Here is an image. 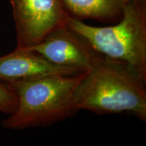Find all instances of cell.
I'll return each mask as SVG.
<instances>
[{
    "instance_id": "1",
    "label": "cell",
    "mask_w": 146,
    "mask_h": 146,
    "mask_svg": "<svg viewBox=\"0 0 146 146\" xmlns=\"http://www.w3.org/2000/svg\"><path fill=\"white\" fill-rule=\"evenodd\" d=\"M146 80L129 64L100 55L76 87L78 110L96 114L129 113L146 122Z\"/></svg>"
},
{
    "instance_id": "3",
    "label": "cell",
    "mask_w": 146,
    "mask_h": 146,
    "mask_svg": "<svg viewBox=\"0 0 146 146\" xmlns=\"http://www.w3.org/2000/svg\"><path fill=\"white\" fill-rule=\"evenodd\" d=\"M66 26L98 54L129 64L146 80V0H130L111 26H91L72 17Z\"/></svg>"
},
{
    "instance_id": "4",
    "label": "cell",
    "mask_w": 146,
    "mask_h": 146,
    "mask_svg": "<svg viewBox=\"0 0 146 146\" xmlns=\"http://www.w3.org/2000/svg\"><path fill=\"white\" fill-rule=\"evenodd\" d=\"M15 24L16 49H29L49 33L66 26L70 16L60 0H10Z\"/></svg>"
},
{
    "instance_id": "6",
    "label": "cell",
    "mask_w": 146,
    "mask_h": 146,
    "mask_svg": "<svg viewBox=\"0 0 146 146\" xmlns=\"http://www.w3.org/2000/svg\"><path fill=\"white\" fill-rule=\"evenodd\" d=\"M77 70L53 64L30 49H16L0 57V80L12 82L49 74H74Z\"/></svg>"
},
{
    "instance_id": "2",
    "label": "cell",
    "mask_w": 146,
    "mask_h": 146,
    "mask_svg": "<svg viewBox=\"0 0 146 146\" xmlns=\"http://www.w3.org/2000/svg\"><path fill=\"white\" fill-rule=\"evenodd\" d=\"M83 72L8 82L15 91L18 104L15 112L1 122V126L23 130L48 127L74 117L78 111L74 93Z\"/></svg>"
},
{
    "instance_id": "8",
    "label": "cell",
    "mask_w": 146,
    "mask_h": 146,
    "mask_svg": "<svg viewBox=\"0 0 146 146\" xmlns=\"http://www.w3.org/2000/svg\"><path fill=\"white\" fill-rule=\"evenodd\" d=\"M18 104L17 96L13 87L8 82L0 80V112L12 114Z\"/></svg>"
},
{
    "instance_id": "5",
    "label": "cell",
    "mask_w": 146,
    "mask_h": 146,
    "mask_svg": "<svg viewBox=\"0 0 146 146\" xmlns=\"http://www.w3.org/2000/svg\"><path fill=\"white\" fill-rule=\"evenodd\" d=\"M29 49L53 64L82 72L90 70L100 56L67 26L55 29L40 43Z\"/></svg>"
},
{
    "instance_id": "7",
    "label": "cell",
    "mask_w": 146,
    "mask_h": 146,
    "mask_svg": "<svg viewBox=\"0 0 146 146\" xmlns=\"http://www.w3.org/2000/svg\"><path fill=\"white\" fill-rule=\"evenodd\" d=\"M67 13L83 21L91 19L103 23H116L121 18L130 0H60Z\"/></svg>"
}]
</instances>
